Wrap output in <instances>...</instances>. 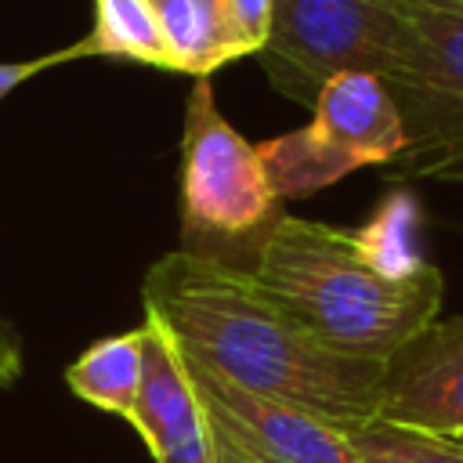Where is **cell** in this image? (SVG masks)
I'll return each instance as SVG.
<instances>
[{"instance_id": "5bb4252c", "label": "cell", "mask_w": 463, "mask_h": 463, "mask_svg": "<svg viewBox=\"0 0 463 463\" xmlns=\"http://www.w3.org/2000/svg\"><path fill=\"white\" fill-rule=\"evenodd\" d=\"M221 18L232 58L260 54L271 36L275 0H221Z\"/></svg>"}, {"instance_id": "9c48e42d", "label": "cell", "mask_w": 463, "mask_h": 463, "mask_svg": "<svg viewBox=\"0 0 463 463\" xmlns=\"http://www.w3.org/2000/svg\"><path fill=\"white\" fill-rule=\"evenodd\" d=\"M156 463H213V423L177 347L145 318V380L130 423Z\"/></svg>"}, {"instance_id": "4fadbf2b", "label": "cell", "mask_w": 463, "mask_h": 463, "mask_svg": "<svg viewBox=\"0 0 463 463\" xmlns=\"http://www.w3.org/2000/svg\"><path fill=\"white\" fill-rule=\"evenodd\" d=\"M358 463H463V441L369 420L347 430Z\"/></svg>"}, {"instance_id": "5b68a950", "label": "cell", "mask_w": 463, "mask_h": 463, "mask_svg": "<svg viewBox=\"0 0 463 463\" xmlns=\"http://www.w3.org/2000/svg\"><path fill=\"white\" fill-rule=\"evenodd\" d=\"M409 43L398 0H275L271 36L260 51L271 80L307 105L340 72L387 80Z\"/></svg>"}, {"instance_id": "7c38bea8", "label": "cell", "mask_w": 463, "mask_h": 463, "mask_svg": "<svg viewBox=\"0 0 463 463\" xmlns=\"http://www.w3.org/2000/svg\"><path fill=\"white\" fill-rule=\"evenodd\" d=\"M163 25L174 72L210 80L224 61H232L221 0H152Z\"/></svg>"}, {"instance_id": "8992f818", "label": "cell", "mask_w": 463, "mask_h": 463, "mask_svg": "<svg viewBox=\"0 0 463 463\" xmlns=\"http://www.w3.org/2000/svg\"><path fill=\"white\" fill-rule=\"evenodd\" d=\"M398 4L409 43L383 83L405 127V152L387 174L394 181H420L427 166L463 152V7L438 0Z\"/></svg>"}, {"instance_id": "6da1fadb", "label": "cell", "mask_w": 463, "mask_h": 463, "mask_svg": "<svg viewBox=\"0 0 463 463\" xmlns=\"http://www.w3.org/2000/svg\"><path fill=\"white\" fill-rule=\"evenodd\" d=\"M141 300L177 354L210 376L344 430L376 420L383 362L318 344L253 286L250 271L170 250L145 271Z\"/></svg>"}, {"instance_id": "ba28073f", "label": "cell", "mask_w": 463, "mask_h": 463, "mask_svg": "<svg viewBox=\"0 0 463 463\" xmlns=\"http://www.w3.org/2000/svg\"><path fill=\"white\" fill-rule=\"evenodd\" d=\"M376 420L463 441V315L434 318L383 362Z\"/></svg>"}, {"instance_id": "e0dca14e", "label": "cell", "mask_w": 463, "mask_h": 463, "mask_svg": "<svg viewBox=\"0 0 463 463\" xmlns=\"http://www.w3.org/2000/svg\"><path fill=\"white\" fill-rule=\"evenodd\" d=\"M213 463H253L228 434H221L217 427H213Z\"/></svg>"}, {"instance_id": "52a82bcc", "label": "cell", "mask_w": 463, "mask_h": 463, "mask_svg": "<svg viewBox=\"0 0 463 463\" xmlns=\"http://www.w3.org/2000/svg\"><path fill=\"white\" fill-rule=\"evenodd\" d=\"M184 362V358H181ZM192 387L210 416V423L228 434L253 463H358L344 427L257 398L242 387H232L206 369L184 362Z\"/></svg>"}, {"instance_id": "ffe728a7", "label": "cell", "mask_w": 463, "mask_h": 463, "mask_svg": "<svg viewBox=\"0 0 463 463\" xmlns=\"http://www.w3.org/2000/svg\"><path fill=\"white\" fill-rule=\"evenodd\" d=\"M438 4H449V7H463V0H438Z\"/></svg>"}, {"instance_id": "7a4b0ae2", "label": "cell", "mask_w": 463, "mask_h": 463, "mask_svg": "<svg viewBox=\"0 0 463 463\" xmlns=\"http://www.w3.org/2000/svg\"><path fill=\"white\" fill-rule=\"evenodd\" d=\"M253 286L318 344L387 362L430 326L445 300V279L387 264L358 228H336L282 213L250 268Z\"/></svg>"}, {"instance_id": "30bf717a", "label": "cell", "mask_w": 463, "mask_h": 463, "mask_svg": "<svg viewBox=\"0 0 463 463\" xmlns=\"http://www.w3.org/2000/svg\"><path fill=\"white\" fill-rule=\"evenodd\" d=\"M141 380H145V322L137 329L90 344L65 369V383L80 402L112 412L127 423H134Z\"/></svg>"}, {"instance_id": "277c9868", "label": "cell", "mask_w": 463, "mask_h": 463, "mask_svg": "<svg viewBox=\"0 0 463 463\" xmlns=\"http://www.w3.org/2000/svg\"><path fill=\"white\" fill-rule=\"evenodd\" d=\"M405 152V127L387 83L373 72H340L311 101V123L268 137L257 156L275 195L307 199L362 166H391Z\"/></svg>"}, {"instance_id": "3957f363", "label": "cell", "mask_w": 463, "mask_h": 463, "mask_svg": "<svg viewBox=\"0 0 463 463\" xmlns=\"http://www.w3.org/2000/svg\"><path fill=\"white\" fill-rule=\"evenodd\" d=\"M282 217L268 170L217 109L210 80H195L181 134V246L192 257L250 271Z\"/></svg>"}, {"instance_id": "2e32d148", "label": "cell", "mask_w": 463, "mask_h": 463, "mask_svg": "<svg viewBox=\"0 0 463 463\" xmlns=\"http://www.w3.org/2000/svg\"><path fill=\"white\" fill-rule=\"evenodd\" d=\"M420 181H441V184H463V152L452 159H441L420 174Z\"/></svg>"}, {"instance_id": "9a60e30c", "label": "cell", "mask_w": 463, "mask_h": 463, "mask_svg": "<svg viewBox=\"0 0 463 463\" xmlns=\"http://www.w3.org/2000/svg\"><path fill=\"white\" fill-rule=\"evenodd\" d=\"M58 61H72V51H54V54H43V58H33V61H0V98H7L14 87H22L25 80H33L36 72L58 65Z\"/></svg>"}, {"instance_id": "8fae6325", "label": "cell", "mask_w": 463, "mask_h": 463, "mask_svg": "<svg viewBox=\"0 0 463 463\" xmlns=\"http://www.w3.org/2000/svg\"><path fill=\"white\" fill-rule=\"evenodd\" d=\"M69 51L72 58L105 54L174 72V58L152 0H94V29Z\"/></svg>"}, {"instance_id": "d6986e66", "label": "cell", "mask_w": 463, "mask_h": 463, "mask_svg": "<svg viewBox=\"0 0 463 463\" xmlns=\"http://www.w3.org/2000/svg\"><path fill=\"white\" fill-rule=\"evenodd\" d=\"M0 344H18V336H14V329H11V326H7L4 318H0Z\"/></svg>"}, {"instance_id": "ac0fdd59", "label": "cell", "mask_w": 463, "mask_h": 463, "mask_svg": "<svg viewBox=\"0 0 463 463\" xmlns=\"http://www.w3.org/2000/svg\"><path fill=\"white\" fill-rule=\"evenodd\" d=\"M18 373H22V347L0 344V383H11Z\"/></svg>"}]
</instances>
